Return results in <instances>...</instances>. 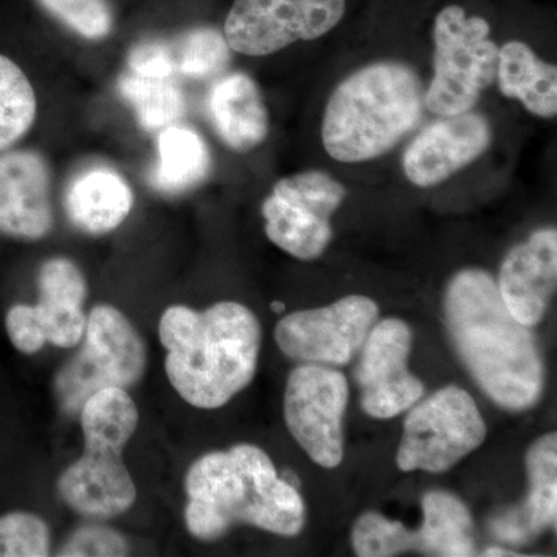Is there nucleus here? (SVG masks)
<instances>
[{
	"mask_svg": "<svg viewBox=\"0 0 557 557\" xmlns=\"http://www.w3.org/2000/svg\"><path fill=\"white\" fill-rule=\"evenodd\" d=\"M556 284L557 231L545 228L508 252L497 287L509 313L531 329L547 313Z\"/></svg>",
	"mask_w": 557,
	"mask_h": 557,
	"instance_id": "17",
	"label": "nucleus"
},
{
	"mask_svg": "<svg viewBox=\"0 0 557 557\" xmlns=\"http://www.w3.org/2000/svg\"><path fill=\"white\" fill-rule=\"evenodd\" d=\"M209 115L222 141L236 152L258 148L269 135V110L255 79L245 73L223 76L209 94Z\"/></svg>",
	"mask_w": 557,
	"mask_h": 557,
	"instance_id": "20",
	"label": "nucleus"
},
{
	"mask_svg": "<svg viewBox=\"0 0 557 557\" xmlns=\"http://www.w3.org/2000/svg\"><path fill=\"white\" fill-rule=\"evenodd\" d=\"M185 486L186 528L201 541H214L236 523L293 537L306 523L298 490L278 478L269 454L255 445L200 457L189 468Z\"/></svg>",
	"mask_w": 557,
	"mask_h": 557,
	"instance_id": "3",
	"label": "nucleus"
},
{
	"mask_svg": "<svg viewBox=\"0 0 557 557\" xmlns=\"http://www.w3.org/2000/svg\"><path fill=\"white\" fill-rule=\"evenodd\" d=\"M490 121L480 113L442 116L410 143L403 170L420 188L438 185L482 157L491 146Z\"/></svg>",
	"mask_w": 557,
	"mask_h": 557,
	"instance_id": "15",
	"label": "nucleus"
},
{
	"mask_svg": "<svg viewBox=\"0 0 557 557\" xmlns=\"http://www.w3.org/2000/svg\"><path fill=\"white\" fill-rule=\"evenodd\" d=\"M446 325L475 383L500 408H533L544 391V362L536 338L512 317L485 270L468 269L450 278Z\"/></svg>",
	"mask_w": 557,
	"mask_h": 557,
	"instance_id": "1",
	"label": "nucleus"
},
{
	"mask_svg": "<svg viewBox=\"0 0 557 557\" xmlns=\"http://www.w3.org/2000/svg\"><path fill=\"white\" fill-rule=\"evenodd\" d=\"M138 409L124 388H102L81 409L83 457L61 475L58 491L81 515L113 518L135 504L137 487L123 461L138 426Z\"/></svg>",
	"mask_w": 557,
	"mask_h": 557,
	"instance_id": "5",
	"label": "nucleus"
},
{
	"mask_svg": "<svg viewBox=\"0 0 557 557\" xmlns=\"http://www.w3.org/2000/svg\"><path fill=\"white\" fill-rule=\"evenodd\" d=\"M410 348L412 330L401 319H384L370 330L357 369L361 406L368 416L394 418L423 398V383L408 369Z\"/></svg>",
	"mask_w": 557,
	"mask_h": 557,
	"instance_id": "14",
	"label": "nucleus"
},
{
	"mask_svg": "<svg viewBox=\"0 0 557 557\" xmlns=\"http://www.w3.org/2000/svg\"><path fill=\"white\" fill-rule=\"evenodd\" d=\"M211 166V152L199 132L171 124L160 132L159 163L150 183L160 193H185L200 185Z\"/></svg>",
	"mask_w": 557,
	"mask_h": 557,
	"instance_id": "22",
	"label": "nucleus"
},
{
	"mask_svg": "<svg viewBox=\"0 0 557 557\" xmlns=\"http://www.w3.org/2000/svg\"><path fill=\"white\" fill-rule=\"evenodd\" d=\"M38 110L35 90L20 65L0 54V152L32 129Z\"/></svg>",
	"mask_w": 557,
	"mask_h": 557,
	"instance_id": "25",
	"label": "nucleus"
},
{
	"mask_svg": "<svg viewBox=\"0 0 557 557\" xmlns=\"http://www.w3.org/2000/svg\"><path fill=\"white\" fill-rule=\"evenodd\" d=\"M83 339V348L64 364L54 384L61 408L70 416L102 388L134 386L148 364L141 336L115 307H95Z\"/></svg>",
	"mask_w": 557,
	"mask_h": 557,
	"instance_id": "7",
	"label": "nucleus"
},
{
	"mask_svg": "<svg viewBox=\"0 0 557 557\" xmlns=\"http://www.w3.org/2000/svg\"><path fill=\"white\" fill-rule=\"evenodd\" d=\"M159 332L168 350V379L194 408H222L255 379L262 329L239 302H219L205 311L170 307Z\"/></svg>",
	"mask_w": 557,
	"mask_h": 557,
	"instance_id": "2",
	"label": "nucleus"
},
{
	"mask_svg": "<svg viewBox=\"0 0 557 557\" xmlns=\"http://www.w3.org/2000/svg\"><path fill=\"white\" fill-rule=\"evenodd\" d=\"M483 17L458 5L443 9L434 24V78L424 91V108L440 116L467 113L496 79L498 47Z\"/></svg>",
	"mask_w": 557,
	"mask_h": 557,
	"instance_id": "6",
	"label": "nucleus"
},
{
	"mask_svg": "<svg viewBox=\"0 0 557 557\" xmlns=\"http://www.w3.org/2000/svg\"><path fill=\"white\" fill-rule=\"evenodd\" d=\"M38 306H14L5 325L11 343L22 354L33 355L46 346L70 348L83 341L87 317L84 300L87 284L72 260L57 258L40 267Z\"/></svg>",
	"mask_w": 557,
	"mask_h": 557,
	"instance_id": "12",
	"label": "nucleus"
},
{
	"mask_svg": "<svg viewBox=\"0 0 557 557\" xmlns=\"http://www.w3.org/2000/svg\"><path fill=\"white\" fill-rule=\"evenodd\" d=\"M351 544L361 557L397 556L416 549V531L379 512H366L355 523Z\"/></svg>",
	"mask_w": 557,
	"mask_h": 557,
	"instance_id": "27",
	"label": "nucleus"
},
{
	"mask_svg": "<svg viewBox=\"0 0 557 557\" xmlns=\"http://www.w3.org/2000/svg\"><path fill=\"white\" fill-rule=\"evenodd\" d=\"M168 46L177 78H212L231 61L225 36L211 27L193 28Z\"/></svg>",
	"mask_w": 557,
	"mask_h": 557,
	"instance_id": "26",
	"label": "nucleus"
},
{
	"mask_svg": "<svg viewBox=\"0 0 557 557\" xmlns=\"http://www.w3.org/2000/svg\"><path fill=\"white\" fill-rule=\"evenodd\" d=\"M344 13L346 0H234L223 36L237 53L269 57L327 35Z\"/></svg>",
	"mask_w": 557,
	"mask_h": 557,
	"instance_id": "10",
	"label": "nucleus"
},
{
	"mask_svg": "<svg viewBox=\"0 0 557 557\" xmlns=\"http://www.w3.org/2000/svg\"><path fill=\"white\" fill-rule=\"evenodd\" d=\"M50 171L33 150L0 152V233L39 240L50 233Z\"/></svg>",
	"mask_w": 557,
	"mask_h": 557,
	"instance_id": "16",
	"label": "nucleus"
},
{
	"mask_svg": "<svg viewBox=\"0 0 557 557\" xmlns=\"http://www.w3.org/2000/svg\"><path fill=\"white\" fill-rule=\"evenodd\" d=\"M486 556H512V553H505L504 549H487Z\"/></svg>",
	"mask_w": 557,
	"mask_h": 557,
	"instance_id": "31",
	"label": "nucleus"
},
{
	"mask_svg": "<svg viewBox=\"0 0 557 557\" xmlns=\"http://www.w3.org/2000/svg\"><path fill=\"white\" fill-rule=\"evenodd\" d=\"M129 545L116 531L102 527H86L76 531L58 556H126Z\"/></svg>",
	"mask_w": 557,
	"mask_h": 557,
	"instance_id": "30",
	"label": "nucleus"
},
{
	"mask_svg": "<svg viewBox=\"0 0 557 557\" xmlns=\"http://www.w3.org/2000/svg\"><path fill=\"white\" fill-rule=\"evenodd\" d=\"M346 376L322 364H302L289 373L284 413L289 434L322 468L344 458L343 418L348 403Z\"/></svg>",
	"mask_w": 557,
	"mask_h": 557,
	"instance_id": "11",
	"label": "nucleus"
},
{
	"mask_svg": "<svg viewBox=\"0 0 557 557\" xmlns=\"http://www.w3.org/2000/svg\"><path fill=\"white\" fill-rule=\"evenodd\" d=\"M530 494L522 508L502 516L493 523L502 541L525 544L556 527L557 519V435L537 438L527 453Z\"/></svg>",
	"mask_w": 557,
	"mask_h": 557,
	"instance_id": "18",
	"label": "nucleus"
},
{
	"mask_svg": "<svg viewBox=\"0 0 557 557\" xmlns=\"http://www.w3.org/2000/svg\"><path fill=\"white\" fill-rule=\"evenodd\" d=\"M119 91L135 113L143 129H164L177 123L186 110L185 95L175 78L127 72L119 81Z\"/></svg>",
	"mask_w": 557,
	"mask_h": 557,
	"instance_id": "24",
	"label": "nucleus"
},
{
	"mask_svg": "<svg viewBox=\"0 0 557 557\" xmlns=\"http://www.w3.org/2000/svg\"><path fill=\"white\" fill-rule=\"evenodd\" d=\"M423 110L424 89L416 70L401 62H376L333 91L322 121V143L341 163L379 159L417 129Z\"/></svg>",
	"mask_w": 557,
	"mask_h": 557,
	"instance_id": "4",
	"label": "nucleus"
},
{
	"mask_svg": "<svg viewBox=\"0 0 557 557\" xmlns=\"http://www.w3.org/2000/svg\"><path fill=\"white\" fill-rule=\"evenodd\" d=\"M271 310L276 311V313H282V311L285 310V304L273 302L271 304Z\"/></svg>",
	"mask_w": 557,
	"mask_h": 557,
	"instance_id": "32",
	"label": "nucleus"
},
{
	"mask_svg": "<svg viewBox=\"0 0 557 557\" xmlns=\"http://www.w3.org/2000/svg\"><path fill=\"white\" fill-rule=\"evenodd\" d=\"M424 522L416 531V549L429 556L475 555L474 523L463 502L446 491L423 497Z\"/></svg>",
	"mask_w": 557,
	"mask_h": 557,
	"instance_id": "23",
	"label": "nucleus"
},
{
	"mask_svg": "<svg viewBox=\"0 0 557 557\" xmlns=\"http://www.w3.org/2000/svg\"><path fill=\"white\" fill-rule=\"evenodd\" d=\"M50 14L83 38L104 39L113 28L108 0H39Z\"/></svg>",
	"mask_w": 557,
	"mask_h": 557,
	"instance_id": "29",
	"label": "nucleus"
},
{
	"mask_svg": "<svg viewBox=\"0 0 557 557\" xmlns=\"http://www.w3.org/2000/svg\"><path fill=\"white\" fill-rule=\"evenodd\" d=\"M496 78L502 95L519 100L539 119H555L556 65L542 61L527 44L509 40L498 49Z\"/></svg>",
	"mask_w": 557,
	"mask_h": 557,
	"instance_id": "21",
	"label": "nucleus"
},
{
	"mask_svg": "<svg viewBox=\"0 0 557 557\" xmlns=\"http://www.w3.org/2000/svg\"><path fill=\"white\" fill-rule=\"evenodd\" d=\"M50 555L49 527L32 512H10L0 518V557Z\"/></svg>",
	"mask_w": 557,
	"mask_h": 557,
	"instance_id": "28",
	"label": "nucleus"
},
{
	"mask_svg": "<svg viewBox=\"0 0 557 557\" xmlns=\"http://www.w3.org/2000/svg\"><path fill=\"white\" fill-rule=\"evenodd\" d=\"M486 423L461 387L440 388L417 401L405 420L397 465L401 471H449L485 442Z\"/></svg>",
	"mask_w": 557,
	"mask_h": 557,
	"instance_id": "8",
	"label": "nucleus"
},
{
	"mask_svg": "<svg viewBox=\"0 0 557 557\" xmlns=\"http://www.w3.org/2000/svg\"><path fill=\"white\" fill-rule=\"evenodd\" d=\"M375 300L351 295L321 309L296 311L274 330L277 347L302 364L346 366L379 319Z\"/></svg>",
	"mask_w": 557,
	"mask_h": 557,
	"instance_id": "13",
	"label": "nucleus"
},
{
	"mask_svg": "<svg viewBox=\"0 0 557 557\" xmlns=\"http://www.w3.org/2000/svg\"><path fill=\"white\" fill-rule=\"evenodd\" d=\"M346 196L344 185L321 171L278 180L262 205L267 237L293 258L318 259L332 240L330 219Z\"/></svg>",
	"mask_w": 557,
	"mask_h": 557,
	"instance_id": "9",
	"label": "nucleus"
},
{
	"mask_svg": "<svg viewBox=\"0 0 557 557\" xmlns=\"http://www.w3.org/2000/svg\"><path fill=\"white\" fill-rule=\"evenodd\" d=\"M65 211L84 233L106 234L119 228L134 207V193L123 175L108 164L86 168L65 190Z\"/></svg>",
	"mask_w": 557,
	"mask_h": 557,
	"instance_id": "19",
	"label": "nucleus"
}]
</instances>
